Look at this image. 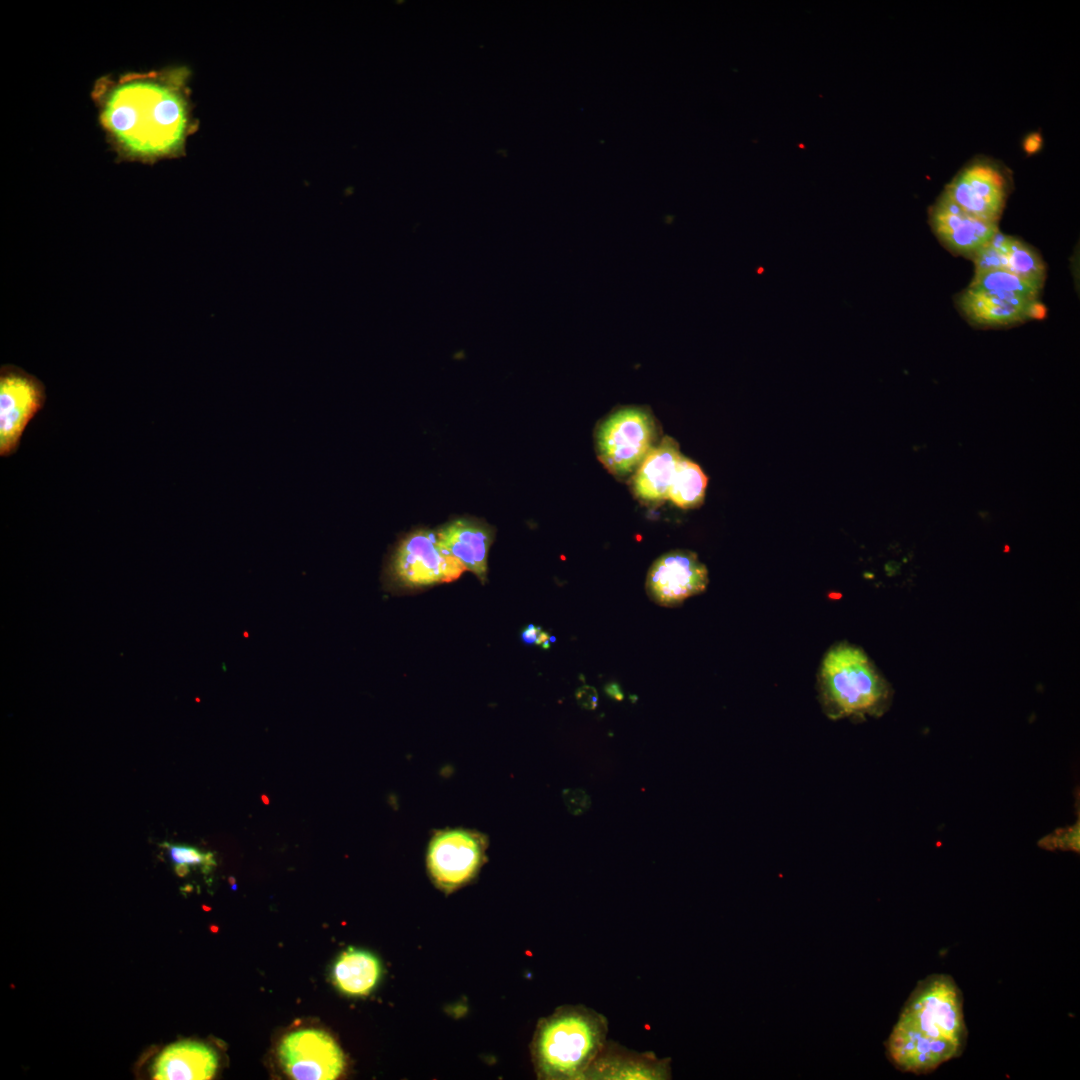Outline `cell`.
<instances>
[{"mask_svg":"<svg viewBox=\"0 0 1080 1080\" xmlns=\"http://www.w3.org/2000/svg\"><path fill=\"white\" fill-rule=\"evenodd\" d=\"M189 79L187 67H172L96 84L100 123L119 156L153 163L184 154L198 126Z\"/></svg>","mask_w":1080,"mask_h":1080,"instance_id":"obj_1","label":"cell"},{"mask_svg":"<svg viewBox=\"0 0 1080 1080\" xmlns=\"http://www.w3.org/2000/svg\"><path fill=\"white\" fill-rule=\"evenodd\" d=\"M966 1040L961 990L950 975L931 974L911 992L885 1047L895 1068L922 1075L959 1057Z\"/></svg>","mask_w":1080,"mask_h":1080,"instance_id":"obj_2","label":"cell"},{"mask_svg":"<svg viewBox=\"0 0 1080 1080\" xmlns=\"http://www.w3.org/2000/svg\"><path fill=\"white\" fill-rule=\"evenodd\" d=\"M607 1018L584 1005H566L542 1019L531 1052L539 1078L584 1080L607 1041Z\"/></svg>","mask_w":1080,"mask_h":1080,"instance_id":"obj_3","label":"cell"},{"mask_svg":"<svg viewBox=\"0 0 1080 1080\" xmlns=\"http://www.w3.org/2000/svg\"><path fill=\"white\" fill-rule=\"evenodd\" d=\"M820 699L831 719L881 712L888 697L884 681L864 652L849 645L831 649L820 672Z\"/></svg>","mask_w":1080,"mask_h":1080,"instance_id":"obj_4","label":"cell"},{"mask_svg":"<svg viewBox=\"0 0 1080 1080\" xmlns=\"http://www.w3.org/2000/svg\"><path fill=\"white\" fill-rule=\"evenodd\" d=\"M464 567L442 548L437 530L406 534L392 551L386 577L392 585L416 588L456 580Z\"/></svg>","mask_w":1080,"mask_h":1080,"instance_id":"obj_5","label":"cell"},{"mask_svg":"<svg viewBox=\"0 0 1080 1080\" xmlns=\"http://www.w3.org/2000/svg\"><path fill=\"white\" fill-rule=\"evenodd\" d=\"M655 432L654 420L646 409H619L596 431L599 460L615 476H627L637 470L651 450Z\"/></svg>","mask_w":1080,"mask_h":1080,"instance_id":"obj_6","label":"cell"},{"mask_svg":"<svg viewBox=\"0 0 1080 1080\" xmlns=\"http://www.w3.org/2000/svg\"><path fill=\"white\" fill-rule=\"evenodd\" d=\"M487 837L467 828L436 831L428 844L426 864L432 882L444 892L469 883L486 858Z\"/></svg>","mask_w":1080,"mask_h":1080,"instance_id":"obj_7","label":"cell"},{"mask_svg":"<svg viewBox=\"0 0 1080 1080\" xmlns=\"http://www.w3.org/2000/svg\"><path fill=\"white\" fill-rule=\"evenodd\" d=\"M46 401L44 384L14 365L0 370V456L13 455L22 435Z\"/></svg>","mask_w":1080,"mask_h":1080,"instance_id":"obj_8","label":"cell"},{"mask_svg":"<svg viewBox=\"0 0 1080 1080\" xmlns=\"http://www.w3.org/2000/svg\"><path fill=\"white\" fill-rule=\"evenodd\" d=\"M286 1074L296 1080H333L345 1067V1058L334 1039L324 1031L302 1029L286 1035L278 1048Z\"/></svg>","mask_w":1080,"mask_h":1080,"instance_id":"obj_9","label":"cell"},{"mask_svg":"<svg viewBox=\"0 0 1080 1080\" xmlns=\"http://www.w3.org/2000/svg\"><path fill=\"white\" fill-rule=\"evenodd\" d=\"M1006 192L1003 172L996 164L978 160L959 171L942 194L966 213L997 224L1005 206Z\"/></svg>","mask_w":1080,"mask_h":1080,"instance_id":"obj_10","label":"cell"},{"mask_svg":"<svg viewBox=\"0 0 1080 1080\" xmlns=\"http://www.w3.org/2000/svg\"><path fill=\"white\" fill-rule=\"evenodd\" d=\"M707 584V569L697 555L691 551L675 550L662 555L652 564L647 574L646 590L657 604L674 607L703 592Z\"/></svg>","mask_w":1080,"mask_h":1080,"instance_id":"obj_11","label":"cell"},{"mask_svg":"<svg viewBox=\"0 0 1080 1080\" xmlns=\"http://www.w3.org/2000/svg\"><path fill=\"white\" fill-rule=\"evenodd\" d=\"M934 234L952 252L972 258L999 232L998 224L978 219L941 195L929 211Z\"/></svg>","mask_w":1080,"mask_h":1080,"instance_id":"obj_12","label":"cell"},{"mask_svg":"<svg viewBox=\"0 0 1080 1080\" xmlns=\"http://www.w3.org/2000/svg\"><path fill=\"white\" fill-rule=\"evenodd\" d=\"M672 1077L670 1058L653 1052H637L607 1040L587 1069L584 1080H668Z\"/></svg>","mask_w":1080,"mask_h":1080,"instance_id":"obj_13","label":"cell"},{"mask_svg":"<svg viewBox=\"0 0 1080 1080\" xmlns=\"http://www.w3.org/2000/svg\"><path fill=\"white\" fill-rule=\"evenodd\" d=\"M437 533L445 552L484 582L493 528L477 519L459 518L438 528Z\"/></svg>","mask_w":1080,"mask_h":1080,"instance_id":"obj_14","label":"cell"},{"mask_svg":"<svg viewBox=\"0 0 1080 1080\" xmlns=\"http://www.w3.org/2000/svg\"><path fill=\"white\" fill-rule=\"evenodd\" d=\"M1035 301L1012 293L968 287L959 295L957 304L964 316L974 324L1003 326L1029 319L1030 308Z\"/></svg>","mask_w":1080,"mask_h":1080,"instance_id":"obj_15","label":"cell"},{"mask_svg":"<svg viewBox=\"0 0 1080 1080\" xmlns=\"http://www.w3.org/2000/svg\"><path fill=\"white\" fill-rule=\"evenodd\" d=\"M218 1067L216 1052L206 1044L181 1041L166 1047L155 1059L152 1078L156 1080H207Z\"/></svg>","mask_w":1080,"mask_h":1080,"instance_id":"obj_16","label":"cell"},{"mask_svg":"<svg viewBox=\"0 0 1080 1080\" xmlns=\"http://www.w3.org/2000/svg\"><path fill=\"white\" fill-rule=\"evenodd\" d=\"M678 443L671 437L648 452L633 477L632 489L641 500L656 503L668 499L678 462L681 458Z\"/></svg>","mask_w":1080,"mask_h":1080,"instance_id":"obj_17","label":"cell"},{"mask_svg":"<svg viewBox=\"0 0 1080 1080\" xmlns=\"http://www.w3.org/2000/svg\"><path fill=\"white\" fill-rule=\"evenodd\" d=\"M381 976V964L376 956L350 948L344 951L333 967V980L336 987L349 996H364L370 993Z\"/></svg>","mask_w":1080,"mask_h":1080,"instance_id":"obj_18","label":"cell"},{"mask_svg":"<svg viewBox=\"0 0 1080 1080\" xmlns=\"http://www.w3.org/2000/svg\"><path fill=\"white\" fill-rule=\"evenodd\" d=\"M995 242L1002 254L1004 270L1029 282L1043 286L1045 265L1034 249L1021 240L998 232Z\"/></svg>","mask_w":1080,"mask_h":1080,"instance_id":"obj_19","label":"cell"},{"mask_svg":"<svg viewBox=\"0 0 1080 1080\" xmlns=\"http://www.w3.org/2000/svg\"><path fill=\"white\" fill-rule=\"evenodd\" d=\"M708 479L698 464L681 456L668 491V499L682 509L703 503Z\"/></svg>","mask_w":1080,"mask_h":1080,"instance_id":"obj_20","label":"cell"},{"mask_svg":"<svg viewBox=\"0 0 1080 1080\" xmlns=\"http://www.w3.org/2000/svg\"><path fill=\"white\" fill-rule=\"evenodd\" d=\"M969 288L984 291L1012 293L1037 300L1041 286L1022 279L1005 270H993L974 274Z\"/></svg>","mask_w":1080,"mask_h":1080,"instance_id":"obj_21","label":"cell"},{"mask_svg":"<svg viewBox=\"0 0 1080 1080\" xmlns=\"http://www.w3.org/2000/svg\"><path fill=\"white\" fill-rule=\"evenodd\" d=\"M168 855L174 866H200L204 873H208L216 865L212 852L204 853L199 849L187 845H175L164 843Z\"/></svg>","mask_w":1080,"mask_h":1080,"instance_id":"obj_22","label":"cell"},{"mask_svg":"<svg viewBox=\"0 0 1080 1080\" xmlns=\"http://www.w3.org/2000/svg\"><path fill=\"white\" fill-rule=\"evenodd\" d=\"M1079 820L1070 827L1059 828L1055 832L1039 840L1038 845L1046 850H1064L1079 852L1080 848Z\"/></svg>","mask_w":1080,"mask_h":1080,"instance_id":"obj_23","label":"cell"},{"mask_svg":"<svg viewBox=\"0 0 1080 1080\" xmlns=\"http://www.w3.org/2000/svg\"><path fill=\"white\" fill-rule=\"evenodd\" d=\"M563 798L569 812L573 815H582L591 806L590 796L583 789H565Z\"/></svg>","mask_w":1080,"mask_h":1080,"instance_id":"obj_24","label":"cell"},{"mask_svg":"<svg viewBox=\"0 0 1080 1080\" xmlns=\"http://www.w3.org/2000/svg\"><path fill=\"white\" fill-rule=\"evenodd\" d=\"M521 638L526 644H536L545 649L550 647L552 640L547 632L534 624H529L523 629Z\"/></svg>","mask_w":1080,"mask_h":1080,"instance_id":"obj_25","label":"cell"},{"mask_svg":"<svg viewBox=\"0 0 1080 1080\" xmlns=\"http://www.w3.org/2000/svg\"><path fill=\"white\" fill-rule=\"evenodd\" d=\"M576 700L582 708L594 710L598 705L597 691L592 686L584 685L576 691Z\"/></svg>","mask_w":1080,"mask_h":1080,"instance_id":"obj_26","label":"cell"},{"mask_svg":"<svg viewBox=\"0 0 1080 1080\" xmlns=\"http://www.w3.org/2000/svg\"><path fill=\"white\" fill-rule=\"evenodd\" d=\"M1042 137L1039 133L1034 132L1024 139L1023 148L1027 154H1034L1042 147Z\"/></svg>","mask_w":1080,"mask_h":1080,"instance_id":"obj_27","label":"cell"},{"mask_svg":"<svg viewBox=\"0 0 1080 1080\" xmlns=\"http://www.w3.org/2000/svg\"><path fill=\"white\" fill-rule=\"evenodd\" d=\"M605 692H606V694L608 696H610L612 699H615L617 701H621L624 698V694H623L620 686L617 683H614V682L609 683V684H607L605 686Z\"/></svg>","mask_w":1080,"mask_h":1080,"instance_id":"obj_28","label":"cell"},{"mask_svg":"<svg viewBox=\"0 0 1080 1080\" xmlns=\"http://www.w3.org/2000/svg\"><path fill=\"white\" fill-rule=\"evenodd\" d=\"M1030 318H1042L1045 316V307L1037 301H1035L1030 308Z\"/></svg>","mask_w":1080,"mask_h":1080,"instance_id":"obj_29","label":"cell"},{"mask_svg":"<svg viewBox=\"0 0 1080 1080\" xmlns=\"http://www.w3.org/2000/svg\"><path fill=\"white\" fill-rule=\"evenodd\" d=\"M261 800L265 805H269V803H270L269 797L267 795H265V794L261 795Z\"/></svg>","mask_w":1080,"mask_h":1080,"instance_id":"obj_30","label":"cell"}]
</instances>
